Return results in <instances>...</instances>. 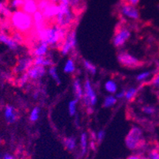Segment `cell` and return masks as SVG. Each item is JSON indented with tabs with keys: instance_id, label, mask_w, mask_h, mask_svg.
<instances>
[{
	"instance_id": "17",
	"label": "cell",
	"mask_w": 159,
	"mask_h": 159,
	"mask_svg": "<svg viewBox=\"0 0 159 159\" xmlns=\"http://www.w3.org/2000/svg\"><path fill=\"white\" fill-rule=\"evenodd\" d=\"M49 45L44 41H40L35 46V48H33V55L35 57L37 56H45L46 54L48 51Z\"/></svg>"
},
{
	"instance_id": "12",
	"label": "cell",
	"mask_w": 159,
	"mask_h": 159,
	"mask_svg": "<svg viewBox=\"0 0 159 159\" xmlns=\"http://www.w3.org/2000/svg\"><path fill=\"white\" fill-rule=\"evenodd\" d=\"M18 112L13 105H7L4 108V118L7 124H14L18 120Z\"/></svg>"
},
{
	"instance_id": "38",
	"label": "cell",
	"mask_w": 159,
	"mask_h": 159,
	"mask_svg": "<svg viewBox=\"0 0 159 159\" xmlns=\"http://www.w3.org/2000/svg\"><path fill=\"white\" fill-rule=\"evenodd\" d=\"M151 85H152L154 87L159 89V72L157 74H156L155 76L153 78L152 81H151Z\"/></svg>"
},
{
	"instance_id": "32",
	"label": "cell",
	"mask_w": 159,
	"mask_h": 159,
	"mask_svg": "<svg viewBox=\"0 0 159 159\" xmlns=\"http://www.w3.org/2000/svg\"><path fill=\"white\" fill-rule=\"evenodd\" d=\"M23 3H24V0H11V2H10V7L12 9L21 10V7L23 6Z\"/></svg>"
},
{
	"instance_id": "25",
	"label": "cell",
	"mask_w": 159,
	"mask_h": 159,
	"mask_svg": "<svg viewBox=\"0 0 159 159\" xmlns=\"http://www.w3.org/2000/svg\"><path fill=\"white\" fill-rule=\"evenodd\" d=\"M64 145L66 150H74L76 147V139L75 137H67L64 139Z\"/></svg>"
},
{
	"instance_id": "35",
	"label": "cell",
	"mask_w": 159,
	"mask_h": 159,
	"mask_svg": "<svg viewBox=\"0 0 159 159\" xmlns=\"http://www.w3.org/2000/svg\"><path fill=\"white\" fill-rule=\"evenodd\" d=\"M68 2L72 10L80 8V6L82 5V0H68Z\"/></svg>"
},
{
	"instance_id": "13",
	"label": "cell",
	"mask_w": 159,
	"mask_h": 159,
	"mask_svg": "<svg viewBox=\"0 0 159 159\" xmlns=\"http://www.w3.org/2000/svg\"><path fill=\"white\" fill-rule=\"evenodd\" d=\"M58 12H59V5L51 2L41 13L44 15V19L46 21H48V20L49 21V20L55 19Z\"/></svg>"
},
{
	"instance_id": "14",
	"label": "cell",
	"mask_w": 159,
	"mask_h": 159,
	"mask_svg": "<svg viewBox=\"0 0 159 159\" xmlns=\"http://www.w3.org/2000/svg\"><path fill=\"white\" fill-rule=\"evenodd\" d=\"M33 17V25L35 27L36 31L39 32L40 30H42L43 29H44L46 27L45 21L44 19V15L40 11H37V12L34 13V14L32 15Z\"/></svg>"
},
{
	"instance_id": "37",
	"label": "cell",
	"mask_w": 159,
	"mask_h": 159,
	"mask_svg": "<svg viewBox=\"0 0 159 159\" xmlns=\"http://www.w3.org/2000/svg\"><path fill=\"white\" fill-rule=\"evenodd\" d=\"M149 159H159V150L153 149L149 154Z\"/></svg>"
},
{
	"instance_id": "47",
	"label": "cell",
	"mask_w": 159,
	"mask_h": 159,
	"mask_svg": "<svg viewBox=\"0 0 159 159\" xmlns=\"http://www.w3.org/2000/svg\"><path fill=\"white\" fill-rule=\"evenodd\" d=\"M51 2H53V3H56V2H60V0H49Z\"/></svg>"
},
{
	"instance_id": "39",
	"label": "cell",
	"mask_w": 159,
	"mask_h": 159,
	"mask_svg": "<svg viewBox=\"0 0 159 159\" xmlns=\"http://www.w3.org/2000/svg\"><path fill=\"white\" fill-rule=\"evenodd\" d=\"M105 137V131H104V130H101V131H99L98 133H97V140H98V143H101V142L104 139Z\"/></svg>"
},
{
	"instance_id": "10",
	"label": "cell",
	"mask_w": 159,
	"mask_h": 159,
	"mask_svg": "<svg viewBox=\"0 0 159 159\" xmlns=\"http://www.w3.org/2000/svg\"><path fill=\"white\" fill-rule=\"evenodd\" d=\"M120 13L124 17L131 20H137L139 18V12L136 7L129 4L122 3L120 7Z\"/></svg>"
},
{
	"instance_id": "41",
	"label": "cell",
	"mask_w": 159,
	"mask_h": 159,
	"mask_svg": "<svg viewBox=\"0 0 159 159\" xmlns=\"http://www.w3.org/2000/svg\"><path fill=\"white\" fill-rule=\"evenodd\" d=\"M125 93H126V90L125 89H123V90L120 91L119 93H117L116 95V98L117 99H123L125 97Z\"/></svg>"
},
{
	"instance_id": "21",
	"label": "cell",
	"mask_w": 159,
	"mask_h": 159,
	"mask_svg": "<svg viewBox=\"0 0 159 159\" xmlns=\"http://www.w3.org/2000/svg\"><path fill=\"white\" fill-rule=\"evenodd\" d=\"M80 146L82 155H84L87 151L88 147V135L86 132H82L80 136Z\"/></svg>"
},
{
	"instance_id": "22",
	"label": "cell",
	"mask_w": 159,
	"mask_h": 159,
	"mask_svg": "<svg viewBox=\"0 0 159 159\" xmlns=\"http://www.w3.org/2000/svg\"><path fill=\"white\" fill-rule=\"evenodd\" d=\"M75 69L76 66H75V61L72 59H68L63 66V71L66 74H72L75 71Z\"/></svg>"
},
{
	"instance_id": "27",
	"label": "cell",
	"mask_w": 159,
	"mask_h": 159,
	"mask_svg": "<svg viewBox=\"0 0 159 159\" xmlns=\"http://www.w3.org/2000/svg\"><path fill=\"white\" fill-rule=\"evenodd\" d=\"M78 102H79V100L75 98V99L72 100V101H70L68 103V112L69 114H70V116H72L76 115Z\"/></svg>"
},
{
	"instance_id": "3",
	"label": "cell",
	"mask_w": 159,
	"mask_h": 159,
	"mask_svg": "<svg viewBox=\"0 0 159 159\" xmlns=\"http://www.w3.org/2000/svg\"><path fill=\"white\" fill-rule=\"evenodd\" d=\"M54 20L58 26L67 29L75 20V14L71 7L69 5L59 4V12Z\"/></svg>"
},
{
	"instance_id": "15",
	"label": "cell",
	"mask_w": 159,
	"mask_h": 159,
	"mask_svg": "<svg viewBox=\"0 0 159 159\" xmlns=\"http://www.w3.org/2000/svg\"><path fill=\"white\" fill-rule=\"evenodd\" d=\"M21 11L30 15H33L34 13L38 11L37 0H24V3L21 7Z\"/></svg>"
},
{
	"instance_id": "11",
	"label": "cell",
	"mask_w": 159,
	"mask_h": 159,
	"mask_svg": "<svg viewBox=\"0 0 159 159\" xmlns=\"http://www.w3.org/2000/svg\"><path fill=\"white\" fill-rule=\"evenodd\" d=\"M46 71L47 70H46L45 66L33 65L27 70L26 73L28 74L30 79H31V80H39L45 75Z\"/></svg>"
},
{
	"instance_id": "16",
	"label": "cell",
	"mask_w": 159,
	"mask_h": 159,
	"mask_svg": "<svg viewBox=\"0 0 159 159\" xmlns=\"http://www.w3.org/2000/svg\"><path fill=\"white\" fill-rule=\"evenodd\" d=\"M0 43L7 45L11 50H16L18 47V44L13 40L12 37H9L7 33L1 30H0Z\"/></svg>"
},
{
	"instance_id": "5",
	"label": "cell",
	"mask_w": 159,
	"mask_h": 159,
	"mask_svg": "<svg viewBox=\"0 0 159 159\" xmlns=\"http://www.w3.org/2000/svg\"><path fill=\"white\" fill-rule=\"evenodd\" d=\"M83 89H84V93L82 99L83 101V103L86 105V108L93 107L98 102V97L92 86L90 81H86Z\"/></svg>"
},
{
	"instance_id": "24",
	"label": "cell",
	"mask_w": 159,
	"mask_h": 159,
	"mask_svg": "<svg viewBox=\"0 0 159 159\" xmlns=\"http://www.w3.org/2000/svg\"><path fill=\"white\" fill-rule=\"evenodd\" d=\"M48 74L50 75V76L52 78L53 80H54L55 82H56V84H57V85L61 84V80H60L59 75H58L57 68H56V66H49Z\"/></svg>"
},
{
	"instance_id": "40",
	"label": "cell",
	"mask_w": 159,
	"mask_h": 159,
	"mask_svg": "<svg viewBox=\"0 0 159 159\" xmlns=\"http://www.w3.org/2000/svg\"><path fill=\"white\" fill-rule=\"evenodd\" d=\"M140 0H122L123 3L129 4V5L134 6V7H136L139 4Z\"/></svg>"
},
{
	"instance_id": "34",
	"label": "cell",
	"mask_w": 159,
	"mask_h": 159,
	"mask_svg": "<svg viewBox=\"0 0 159 159\" xmlns=\"http://www.w3.org/2000/svg\"><path fill=\"white\" fill-rule=\"evenodd\" d=\"M150 75V71H144L142 72V73L139 74L136 77V80L138 82H143L146 79H147L149 78V76Z\"/></svg>"
},
{
	"instance_id": "30",
	"label": "cell",
	"mask_w": 159,
	"mask_h": 159,
	"mask_svg": "<svg viewBox=\"0 0 159 159\" xmlns=\"http://www.w3.org/2000/svg\"><path fill=\"white\" fill-rule=\"evenodd\" d=\"M12 37L13 40H14L18 45H21V44H22L23 43H24V37H23L22 36V33H20V32L16 31L14 32V33H13L12 37Z\"/></svg>"
},
{
	"instance_id": "45",
	"label": "cell",
	"mask_w": 159,
	"mask_h": 159,
	"mask_svg": "<svg viewBox=\"0 0 159 159\" xmlns=\"http://www.w3.org/2000/svg\"><path fill=\"white\" fill-rule=\"evenodd\" d=\"M39 94H40V93H39V92H35V93H33V99H37L39 97Z\"/></svg>"
},
{
	"instance_id": "28",
	"label": "cell",
	"mask_w": 159,
	"mask_h": 159,
	"mask_svg": "<svg viewBox=\"0 0 159 159\" xmlns=\"http://www.w3.org/2000/svg\"><path fill=\"white\" fill-rule=\"evenodd\" d=\"M137 93H138V89H136V88L135 87H131L130 89H128V90H126L124 98H125L127 101H131V100H133L135 98Z\"/></svg>"
},
{
	"instance_id": "48",
	"label": "cell",
	"mask_w": 159,
	"mask_h": 159,
	"mask_svg": "<svg viewBox=\"0 0 159 159\" xmlns=\"http://www.w3.org/2000/svg\"><path fill=\"white\" fill-rule=\"evenodd\" d=\"M2 156L3 155H2V154L0 153V159H2Z\"/></svg>"
},
{
	"instance_id": "18",
	"label": "cell",
	"mask_w": 159,
	"mask_h": 159,
	"mask_svg": "<svg viewBox=\"0 0 159 159\" xmlns=\"http://www.w3.org/2000/svg\"><path fill=\"white\" fill-rule=\"evenodd\" d=\"M73 91L76 99H78L79 101L82 99L83 93H84V89L82 87V83L79 79H75V81L73 82Z\"/></svg>"
},
{
	"instance_id": "43",
	"label": "cell",
	"mask_w": 159,
	"mask_h": 159,
	"mask_svg": "<svg viewBox=\"0 0 159 159\" xmlns=\"http://www.w3.org/2000/svg\"><path fill=\"white\" fill-rule=\"evenodd\" d=\"M2 159H15V157L12 154L7 153V154H4V155L2 156Z\"/></svg>"
},
{
	"instance_id": "31",
	"label": "cell",
	"mask_w": 159,
	"mask_h": 159,
	"mask_svg": "<svg viewBox=\"0 0 159 159\" xmlns=\"http://www.w3.org/2000/svg\"><path fill=\"white\" fill-rule=\"evenodd\" d=\"M29 80H30V77H29L28 74L25 72V73L21 74V75L20 76L19 79H18V85L20 87H22L25 86V85L28 83Z\"/></svg>"
},
{
	"instance_id": "33",
	"label": "cell",
	"mask_w": 159,
	"mask_h": 159,
	"mask_svg": "<svg viewBox=\"0 0 159 159\" xmlns=\"http://www.w3.org/2000/svg\"><path fill=\"white\" fill-rule=\"evenodd\" d=\"M51 3L49 0H37V7H38V11L42 12L46 7Z\"/></svg>"
},
{
	"instance_id": "6",
	"label": "cell",
	"mask_w": 159,
	"mask_h": 159,
	"mask_svg": "<svg viewBox=\"0 0 159 159\" xmlns=\"http://www.w3.org/2000/svg\"><path fill=\"white\" fill-rule=\"evenodd\" d=\"M76 44H77L76 31L72 30L67 33V35H66L65 40L60 44V52H61L63 56L67 55L76 47Z\"/></svg>"
},
{
	"instance_id": "36",
	"label": "cell",
	"mask_w": 159,
	"mask_h": 159,
	"mask_svg": "<svg viewBox=\"0 0 159 159\" xmlns=\"http://www.w3.org/2000/svg\"><path fill=\"white\" fill-rule=\"evenodd\" d=\"M142 110H143V112L145 114L152 115V114H154L155 112V108L153 106H148V105H147V106H143Z\"/></svg>"
},
{
	"instance_id": "23",
	"label": "cell",
	"mask_w": 159,
	"mask_h": 159,
	"mask_svg": "<svg viewBox=\"0 0 159 159\" xmlns=\"http://www.w3.org/2000/svg\"><path fill=\"white\" fill-rule=\"evenodd\" d=\"M117 102V98L113 94L108 95L105 98L103 102V107L105 108H111L116 105Z\"/></svg>"
},
{
	"instance_id": "26",
	"label": "cell",
	"mask_w": 159,
	"mask_h": 159,
	"mask_svg": "<svg viewBox=\"0 0 159 159\" xmlns=\"http://www.w3.org/2000/svg\"><path fill=\"white\" fill-rule=\"evenodd\" d=\"M40 114V108L39 106H36L33 108L30 114V120L31 122H36L38 120Z\"/></svg>"
},
{
	"instance_id": "8",
	"label": "cell",
	"mask_w": 159,
	"mask_h": 159,
	"mask_svg": "<svg viewBox=\"0 0 159 159\" xmlns=\"http://www.w3.org/2000/svg\"><path fill=\"white\" fill-rule=\"evenodd\" d=\"M117 60L122 66L129 68H134L141 65V62L136 57L125 52H122L118 54Z\"/></svg>"
},
{
	"instance_id": "9",
	"label": "cell",
	"mask_w": 159,
	"mask_h": 159,
	"mask_svg": "<svg viewBox=\"0 0 159 159\" xmlns=\"http://www.w3.org/2000/svg\"><path fill=\"white\" fill-rule=\"evenodd\" d=\"M33 65V59L30 57H24L21 58L18 60L14 66V71L15 74L21 75L23 73H25Z\"/></svg>"
},
{
	"instance_id": "29",
	"label": "cell",
	"mask_w": 159,
	"mask_h": 159,
	"mask_svg": "<svg viewBox=\"0 0 159 159\" xmlns=\"http://www.w3.org/2000/svg\"><path fill=\"white\" fill-rule=\"evenodd\" d=\"M83 64H84V67L86 68V70L89 71L91 75H94L97 73V67L94 64H93L88 60H84Z\"/></svg>"
},
{
	"instance_id": "19",
	"label": "cell",
	"mask_w": 159,
	"mask_h": 159,
	"mask_svg": "<svg viewBox=\"0 0 159 159\" xmlns=\"http://www.w3.org/2000/svg\"><path fill=\"white\" fill-rule=\"evenodd\" d=\"M33 65L42 66H53V62L51 59L45 56H37L33 59Z\"/></svg>"
},
{
	"instance_id": "44",
	"label": "cell",
	"mask_w": 159,
	"mask_h": 159,
	"mask_svg": "<svg viewBox=\"0 0 159 159\" xmlns=\"http://www.w3.org/2000/svg\"><path fill=\"white\" fill-rule=\"evenodd\" d=\"M127 159H143V158L138 155H131L129 156Z\"/></svg>"
},
{
	"instance_id": "20",
	"label": "cell",
	"mask_w": 159,
	"mask_h": 159,
	"mask_svg": "<svg viewBox=\"0 0 159 159\" xmlns=\"http://www.w3.org/2000/svg\"><path fill=\"white\" fill-rule=\"evenodd\" d=\"M105 89L108 93L114 94L117 92V84L115 81L112 79H108L105 83Z\"/></svg>"
},
{
	"instance_id": "46",
	"label": "cell",
	"mask_w": 159,
	"mask_h": 159,
	"mask_svg": "<svg viewBox=\"0 0 159 159\" xmlns=\"http://www.w3.org/2000/svg\"><path fill=\"white\" fill-rule=\"evenodd\" d=\"M90 146H91V147H93V150H94V149H95V144H94V142H91Z\"/></svg>"
},
{
	"instance_id": "4",
	"label": "cell",
	"mask_w": 159,
	"mask_h": 159,
	"mask_svg": "<svg viewBox=\"0 0 159 159\" xmlns=\"http://www.w3.org/2000/svg\"><path fill=\"white\" fill-rule=\"evenodd\" d=\"M125 145L129 150H134L139 148L143 143V131L139 127H133L125 137Z\"/></svg>"
},
{
	"instance_id": "7",
	"label": "cell",
	"mask_w": 159,
	"mask_h": 159,
	"mask_svg": "<svg viewBox=\"0 0 159 159\" xmlns=\"http://www.w3.org/2000/svg\"><path fill=\"white\" fill-rule=\"evenodd\" d=\"M131 31L126 27H122L117 30L112 38V44L115 47L120 48L126 44L131 37Z\"/></svg>"
},
{
	"instance_id": "42",
	"label": "cell",
	"mask_w": 159,
	"mask_h": 159,
	"mask_svg": "<svg viewBox=\"0 0 159 159\" xmlns=\"http://www.w3.org/2000/svg\"><path fill=\"white\" fill-rule=\"evenodd\" d=\"M7 6L8 5L6 3V2H4V1H0V14H2V12L3 11V10L5 9Z\"/></svg>"
},
{
	"instance_id": "2",
	"label": "cell",
	"mask_w": 159,
	"mask_h": 159,
	"mask_svg": "<svg viewBox=\"0 0 159 159\" xmlns=\"http://www.w3.org/2000/svg\"><path fill=\"white\" fill-rule=\"evenodd\" d=\"M10 19L12 27L15 29L16 31L21 33H28L33 25L32 15L23 12L21 10L14 11Z\"/></svg>"
},
{
	"instance_id": "1",
	"label": "cell",
	"mask_w": 159,
	"mask_h": 159,
	"mask_svg": "<svg viewBox=\"0 0 159 159\" xmlns=\"http://www.w3.org/2000/svg\"><path fill=\"white\" fill-rule=\"evenodd\" d=\"M67 33V29L55 25L52 26H46L42 30L37 32V35L40 41H44L49 46H55L63 42Z\"/></svg>"
}]
</instances>
